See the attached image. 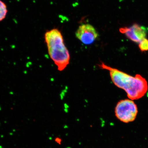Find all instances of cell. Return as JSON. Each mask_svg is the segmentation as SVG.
<instances>
[{"mask_svg": "<svg viewBox=\"0 0 148 148\" xmlns=\"http://www.w3.org/2000/svg\"><path fill=\"white\" fill-rule=\"evenodd\" d=\"M1 12H0V21L4 20L6 16L7 10L6 5L4 2L1 1Z\"/></svg>", "mask_w": 148, "mask_h": 148, "instance_id": "8992f818", "label": "cell"}, {"mask_svg": "<svg viewBox=\"0 0 148 148\" xmlns=\"http://www.w3.org/2000/svg\"><path fill=\"white\" fill-rule=\"evenodd\" d=\"M77 38L84 44H91L99 36L97 30L92 26L89 24L81 25L75 33Z\"/></svg>", "mask_w": 148, "mask_h": 148, "instance_id": "277c9868", "label": "cell"}, {"mask_svg": "<svg viewBox=\"0 0 148 148\" xmlns=\"http://www.w3.org/2000/svg\"><path fill=\"white\" fill-rule=\"evenodd\" d=\"M45 38L51 60L59 71H63L69 64L70 56L62 34L58 29H53L46 33Z\"/></svg>", "mask_w": 148, "mask_h": 148, "instance_id": "7a4b0ae2", "label": "cell"}, {"mask_svg": "<svg viewBox=\"0 0 148 148\" xmlns=\"http://www.w3.org/2000/svg\"><path fill=\"white\" fill-rule=\"evenodd\" d=\"M55 141L56 142V143L60 144L61 142H62V140H61V139L59 138H55Z\"/></svg>", "mask_w": 148, "mask_h": 148, "instance_id": "ba28073f", "label": "cell"}, {"mask_svg": "<svg viewBox=\"0 0 148 148\" xmlns=\"http://www.w3.org/2000/svg\"><path fill=\"white\" fill-rule=\"evenodd\" d=\"M119 31L132 41L140 43L145 38L147 30L145 27L134 24L130 27L120 28Z\"/></svg>", "mask_w": 148, "mask_h": 148, "instance_id": "5b68a950", "label": "cell"}, {"mask_svg": "<svg viewBox=\"0 0 148 148\" xmlns=\"http://www.w3.org/2000/svg\"><path fill=\"white\" fill-rule=\"evenodd\" d=\"M99 66L102 69L108 70L113 82L118 87L124 90L127 92V97L132 100L140 99L147 92V81L140 75L131 76L103 63Z\"/></svg>", "mask_w": 148, "mask_h": 148, "instance_id": "6da1fadb", "label": "cell"}, {"mask_svg": "<svg viewBox=\"0 0 148 148\" xmlns=\"http://www.w3.org/2000/svg\"><path fill=\"white\" fill-rule=\"evenodd\" d=\"M137 106L132 100L125 99L118 102L115 107L116 118L125 123L134 121L137 115Z\"/></svg>", "mask_w": 148, "mask_h": 148, "instance_id": "3957f363", "label": "cell"}, {"mask_svg": "<svg viewBox=\"0 0 148 148\" xmlns=\"http://www.w3.org/2000/svg\"><path fill=\"white\" fill-rule=\"evenodd\" d=\"M139 47L142 51L148 50V40L144 38L139 44Z\"/></svg>", "mask_w": 148, "mask_h": 148, "instance_id": "52a82bcc", "label": "cell"}]
</instances>
